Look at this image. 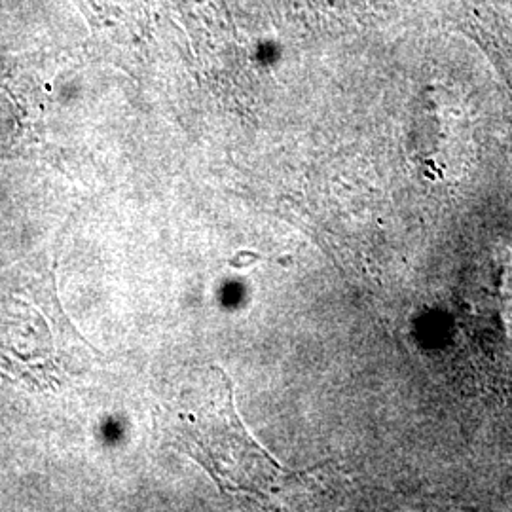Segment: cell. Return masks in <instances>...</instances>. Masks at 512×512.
Segmentation results:
<instances>
[{"instance_id":"5","label":"cell","mask_w":512,"mask_h":512,"mask_svg":"<svg viewBox=\"0 0 512 512\" xmlns=\"http://www.w3.org/2000/svg\"><path fill=\"white\" fill-rule=\"evenodd\" d=\"M88 18L95 38L112 50H139L145 38V18L135 0H73Z\"/></svg>"},{"instance_id":"3","label":"cell","mask_w":512,"mask_h":512,"mask_svg":"<svg viewBox=\"0 0 512 512\" xmlns=\"http://www.w3.org/2000/svg\"><path fill=\"white\" fill-rule=\"evenodd\" d=\"M186 37L207 74H226L243 63L238 27L226 0H171Z\"/></svg>"},{"instance_id":"2","label":"cell","mask_w":512,"mask_h":512,"mask_svg":"<svg viewBox=\"0 0 512 512\" xmlns=\"http://www.w3.org/2000/svg\"><path fill=\"white\" fill-rule=\"evenodd\" d=\"M0 275V376L46 389L73 372L74 338L61 310L54 274L29 268V279Z\"/></svg>"},{"instance_id":"1","label":"cell","mask_w":512,"mask_h":512,"mask_svg":"<svg viewBox=\"0 0 512 512\" xmlns=\"http://www.w3.org/2000/svg\"><path fill=\"white\" fill-rule=\"evenodd\" d=\"M156 429L165 442L196 459L222 492L274 495L310 471L294 473L256 442L234 404V385L219 366L190 376L160 404Z\"/></svg>"},{"instance_id":"4","label":"cell","mask_w":512,"mask_h":512,"mask_svg":"<svg viewBox=\"0 0 512 512\" xmlns=\"http://www.w3.org/2000/svg\"><path fill=\"white\" fill-rule=\"evenodd\" d=\"M459 25L512 84V0H461Z\"/></svg>"}]
</instances>
